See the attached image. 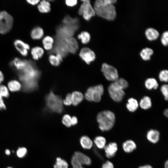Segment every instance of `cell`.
Here are the masks:
<instances>
[{"label": "cell", "instance_id": "obj_4", "mask_svg": "<svg viewBox=\"0 0 168 168\" xmlns=\"http://www.w3.org/2000/svg\"><path fill=\"white\" fill-rule=\"evenodd\" d=\"M97 120L99 127L102 131H107L114 127L115 121L114 114L109 110L100 112L97 116Z\"/></svg>", "mask_w": 168, "mask_h": 168}, {"label": "cell", "instance_id": "obj_28", "mask_svg": "<svg viewBox=\"0 0 168 168\" xmlns=\"http://www.w3.org/2000/svg\"><path fill=\"white\" fill-rule=\"evenodd\" d=\"M94 142L99 149H103L106 145V141L105 138L101 136L96 137L94 140Z\"/></svg>", "mask_w": 168, "mask_h": 168}, {"label": "cell", "instance_id": "obj_40", "mask_svg": "<svg viewBox=\"0 0 168 168\" xmlns=\"http://www.w3.org/2000/svg\"><path fill=\"white\" fill-rule=\"evenodd\" d=\"M161 41L162 44L166 46L168 43V32L167 31L164 32L162 35Z\"/></svg>", "mask_w": 168, "mask_h": 168}, {"label": "cell", "instance_id": "obj_55", "mask_svg": "<svg viewBox=\"0 0 168 168\" xmlns=\"http://www.w3.org/2000/svg\"><path fill=\"white\" fill-rule=\"evenodd\" d=\"M7 168H12V167H7Z\"/></svg>", "mask_w": 168, "mask_h": 168}, {"label": "cell", "instance_id": "obj_12", "mask_svg": "<svg viewBox=\"0 0 168 168\" xmlns=\"http://www.w3.org/2000/svg\"><path fill=\"white\" fill-rule=\"evenodd\" d=\"M79 56L88 64L93 62L96 58V54L93 51L87 47L82 49L80 52Z\"/></svg>", "mask_w": 168, "mask_h": 168}, {"label": "cell", "instance_id": "obj_8", "mask_svg": "<svg viewBox=\"0 0 168 168\" xmlns=\"http://www.w3.org/2000/svg\"><path fill=\"white\" fill-rule=\"evenodd\" d=\"M13 19L12 16L5 11L0 12V33L5 34L12 28Z\"/></svg>", "mask_w": 168, "mask_h": 168}, {"label": "cell", "instance_id": "obj_24", "mask_svg": "<svg viewBox=\"0 0 168 168\" xmlns=\"http://www.w3.org/2000/svg\"><path fill=\"white\" fill-rule=\"evenodd\" d=\"M31 53L33 58L35 60H37L43 56L44 50L43 48L40 47L35 46L32 48Z\"/></svg>", "mask_w": 168, "mask_h": 168}, {"label": "cell", "instance_id": "obj_9", "mask_svg": "<svg viewBox=\"0 0 168 168\" xmlns=\"http://www.w3.org/2000/svg\"><path fill=\"white\" fill-rule=\"evenodd\" d=\"M78 28L79 25L72 26L63 24L57 28L56 36L63 38L72 37Z\"/></svg>", "mask_w": 168, "mask_h": 168}, {"label": "cell", "instance_id": "obj_11", "mask_svg": "<svg viewBox=\"0 0 168 168\" xmlns=\"http://www.w3.org/2000/svg\"><path fill=\"white\" fill-rule=\"evenodd\" d=\"M101 71L105 78L109 81H114L119 78L116 69L107 63L102 64Z\"/></svg>", "mask_w": 168, "mask_h": 168}, {"label": "cell", "instance_id": "obj_14", "mask_svg": "<svg viewBox=\"0 0 168 168\" xmlns=\"http://www.w3.org/2000/svg\"><path fill=\"white\" fill-rule=\"evenodd\" d=\"M104 149L107 157L110 158L115 156L118 149V145L115 142H110L106 145Z\"/></svg>", "mask_w": 168, "mask_h": 168}, {"label": "cell", "instance_id": "obj_26", "mask_svg": "<svg viewBox=\"0 0 168 168\" xmlns=\"http://www.w3.org/2000/svg\"><path fill=\"white\" fill-rule=\"evenodd\" d=\"M54 40L53 38L49 36L44 37L42 43L44 49L47 50H51L53 48Z\"/></svg>", "mask_w": 168, "mask_h": 168}, {"label": "cell", "instance_id": "obj_35", "mask_svg": "<svg viewBox=\"0 0 168 168\" xmlns=\"http://www.w3.org/2000/svg\"><path fill=\"white\" fill-rule=\"evenodd\" d=\"M77 38L81 40L82 43L85 44L88 43L90 41L91 36L88 32L84 31L78 35Z\"/></svg>", "mask_w": 168, "mask_h": 168}, {"label": "cell", "instance_id": "obj_22", "mask_svg": "<svg viewBox=\"0 0 168 168\" xmlns=\"http://www.w3.org/2000/svg\"><path fill=\"white\" fill-rule=\"evenodd\" d=\"M72 104L76 106L83 100V96L82 93L78 91H75L71 94Z\"/></svg>", "mask_w": 168, "mask_h": 168}, {"label": "cell", "instance_id": "obj_33", "mask_svg": "<svg viewBox=\"0 0 168 168\" xmlns=\"http://www.w3.org/2000/svg\"><path fill=\"white\" fill-rule=\"evenodd\" d=\"M63 24L72 26L78 25V20L72 18L68 15L65 16L62 21Z\"/></svg>", "mask_w": 168, "mask_h": 168}, {"label": "cell", "instance_id": "obj_37", "mask_svg": "<svg viewBox=\"0 0 168 168\" xmlns=\"http://www.w3.org/2000/svg\"><path fill=\"white\" fill-rule=\"evenodd\" d=\"M62 122L66 127H70L72 126L71 117L68 114L64 115L63 117Z\"/></svg>", "mask_w": 168, "mask_h": 168}, {"label": "cell", "instance_id": "obj_19", "mask_svg": "<svg viewBox=\"0 0 168 168\" xmlns=\"http://www.w3.org/2000/svg\"><path fill=\"white\" fill-rule=\"evenodd\" d=\"M80 143L82 147L85 149H90L93 147V142L88 136H82L80 139Z\"/></svg>", "mask_w": 168, "mask_h": 168}, {"label": "cell", "instance_id": "obj_51", "mask_svg": "<svg viewBox=\"0 0 168 168\" xmlns=\"http://www.w3.org/2000/svg\"><path fill=\"white\" fill-rule=\"evenodd\" d=\"M164 166L165 168H168V162L167 160L165 161Z\"/></svg>", "mask_w": 168, "mask_h": 168}, {"label": "cell", "instance_id": "obj_42", "mask_svg": "<svg viewBox=\"0 0 168 168\" xmlns=\"http://www.w3.org/2000/svg\"><path fill=\"white\" fill-rule=\"evenodd\" d=\"M27 152V149L25 147H20L17 151L16 154L19 157L22 158L25 156Z\"/></svg>", "mask_w": 168, "mask_h": 168}, {"label": "cell", "instance_id": "obj_44", "mask_svg": "<svg viewBox=\"0 0 168 168\" xmlns=\"http://www.w3.org/2000/svg\"><path fill=\"white\" fill-rule=\"evenodd\" d=\"M101 168H114L113 163L109 161H107L102 164Z\"/></svg>", "mask_w": 168, "mask_h": 168}, {"label": "cell", "instance_id": "obj_41", "mask_svg": "<svg viewBox=\"0 0 168 168\" xmlns=\"http://www.w3.org/2000/svg\"><path fill=\"white\" fill-rule=\"evenodd\" d=\"M161 91L163 95L165 100H167L168 99V86L167 84L162 86L161 88Z\"/></svg>", "mask_w": 168, "mask_h": 168}, {"label": "cell", "instance_id": "obj_7", "mask_svg": "<svg viewBox=\"0 0 168 168\" xmlns=\"http://www.w3.org/2000/svg\"><path fill=\"white\" fill-rule=\"evenodd\" d=\"M104 91V87L101 84L91 86L87 89L85 97L89 101L99 102L101 100Z\"/></svg>", "mask_w": 168, "mask_h": 168}, {"label": "cell", "instance_id": "obj_2", "mask_svg": "<svg viewBox=\"0 0 168 168\" xmlns=\"http://www.w3.org/2000/svg\"><path fill=\"white\" fill-rule=\"evenodd\" d=\"M55 38L54 46L50 52L51 54L58 53L63 58L69 53L74 54L77 51L78 44L75 38H63L56 36Z\"/></svg>", "mask_w": 168, "mask_h": 168}, {"label": "cell", "instance_id": "obj_15", "mask_svg": "<svg viewBox=\"0 0 168 168\" xmlns=\"http://www.w3.org/2000/svg\"><path fill=\"white\" fill-rule=\"evenodd\" d=\"M73 156L82 165L89 166L91 164V158L88 156L80 152H75Z\"/></svg>", "mask_w": 168, "mask_h": 168}, {"label": "cell", "instance_id": "obj_10", "mask_svg": "<svg viewBox=\"0 0 168 168\" xmlns=\"http://www.w3.org/2000/svg\"><path fill=\"white\" fill-rule=\"evenodd\" d=\"M81 1L82 3L78 9V13L85 20L88 21L96 14L94 8L91 5L90 0H83Z\"/></svg>", "mask_w": 168, "mask_h": 168}, {"label": "cell", "instance_id": "obj_18", "mask_svg": "<svg viewBox=\"0 0 168 168\" xmlns=\"http://www.w3.org/2000/svg\"><path fill=\"white\" fill-rule=\"evenodd\" d=\"M27 60L16 58L11 62V64L18 71L22 70L26 67Z\"/></svg>", "mask_w": 168, "mask_h": 168}, {"label": "cell", "instance_id": "obj_50", "mask_svg": "<svg viewBox=\"0 0 168 168\" xmlns=\"http://www.w3.org/2000/svg\"><path fill=\"white\" fill-rule=\"evenodd\" d=\"M164 114L167 117L168 115V110L167 109H166L164 111Z\"/></svg>", "mask_w": 168, "mask_h": 168}, {"label": "cell", "instance_id": "obj_52", "mask_svg": "<svg viewBox=\"0 0 168 168\" xmlns=\"http://www.w3.org/2000/svg\"><path fill=\"white\" fill-rule=\"evenodd\" d=\"M5 153L7 155H9L10 154V152L9 149H7L5 151Z\"/></svg>", "mask_w": 168, "mask_h": 168}, {"label": "cell", "instance_id": "obj_29", "mask_svg": "<svg viewBox=\"0 0 168 168\" xmlns=\"http://www.w3.org/2000/svg\"><path fill=\"white\" fill-rule=\"evenodd\" d=\"M145 85L147 89H156L158 87V84L156 79L153 78H150L146 80Z\"/></svg>", "mask_w": 168, "mask_h": 168}, {"label": "cell", "instance_id": "obj_30", "mask_svg": "<svg viewBox=\"0 0 168 168\" xmlns=\"http://www.w3.org/2000/svg\"><path fill=\"white\" fill-rule=\"evenodd\" d=\"M139 105L143 109L146 110L149 109L152 105L151 98L148 96H144L141 100Z\"/></svg>", "mask_w": 168, "mask_h": 168}, {"label": "cell", "instance_id": "obj_32", "mask_svg": "<svg viewBox=\"0 0 168 168\" xmlns=\"http://www.w3.org/2000/svg\"><path fill=\"white\" fill-rule=\"evenodd\" d=\"M153 53V51L150 48L146 47L143 49L140 53V55L144 60H148L150 59L151 56Z\"/></svg>", "mask_w": 168, "mask_h": 168}, {"label": "cell", "instance_id": "obj_48", "mask_svg": "<svg viewBox=\"0 0 168 168\" xmlns=\"http://www.w3.org/2000/svg\"><path fill=\"white\" fill-rule=\"evenodd\" d=\"M77 118L75 116L71 117V124L72 125H75L77 123Z\"/></svg>", "mask_w": 168, "mask_h": 168}, {"label": "cell", "instance_id": "obj_45", "mask_svg": "<svg viewBox=\"0 0 168 168\" xmlns=\"http://www.w3.org/2000/svg\"><path fill=\"white\" fill-rule=\"evenodd\" d=\"M77 1L76 0H67L65 1L66 5L69 7H72L77 5Z\"/></svg>", "mask_w": 168, "mask_h": 168}, {"label": "cell", "instance_id": "obj_21", "mask_svg": "<svg viewBox=\"0 0 168 168\" xmlns=\"http://www.w3.org/2000/svg\"><path fill=\"white\" fill-rule=\"evenodd\" d=\"M44 32L43 29L39 27L36 26L33 28L30 32V36L33 40H39L43 36Z\"/></svg>", "mask_w": 168, "mask_h": 168}, {"label": "cell", "instance_id": "obj_3", "mask_svg": "<svg viewBox=\"0 0 168 168\" xmlns=\"http://www.w3.org/2000/svg\"><path fill=\"white\" fill-rule=\"evenodd\" d=\"M94 9L95 14L98 16L109 21L114 20L116 12L115 7L113 4L105 3L101 0L96 1Z\"/></svg>", "mask_w": 168, "mask_h": 168}, {"label": "cell", "instance_id": "obj_23", "mask_svg": "<svg viewBox=\"0 0 168 168\" xmlns=\"http://www.w3.org/2000/svg\"><path fill=\"white\" fill-rule=\"evenodd\" d=\"M49 59L51 64L55 66L59 65L61 62L63 61V57L59 54H50L49 58Z\"/></svg>", "mask_w": 168, "mask_h": 168}, {"label": "cell", "instance_id": "obj_43", "mask_svg": "<svg viewBox=\"0 0 168 168\" xmlns=\"http://www.w3.org/2000/svg\"><path fill=\"white\" fill-rule=\"evenodd\" d=\"M63 103L66 105H70L72 104L71 94L68 93L66 95L65 99L63 100Z\"/></svg>", "mask_w": 168, "mask_h": 168}, {"label": "cell", "instance_id": "obj_46", "mask_svg": "<svg viewBox=\"0 0 168 168\" xmlns=\"http://www.w3.org/2000/svg\"><path fill=\"white\" fill-rule=\"evenodd\" d=\"M2 97L0 94V109L5 110L6 109V106Z\"/></svg>", "mask_w": 168, "mask_h": 168}, {"label": "cell", "instance_id": "obj_49", "mask_svg": "<svg viewBox=\"0 0 168 168\" xmlns=\"http://www.w3.org/2000/svg\"><path fill=\"white\" fill-rule=\"evenodd\" d=\"M4 80V76L2 72L0 71V83Z\"/></svg>", "mask_w": 168, "mask_h": 168}, {"label": "cell", "instance_id": "obj_36", "mask_svg": "<svg viewBox=\"0 0 168 168\" xmlns=\"http://www.w3.org/2000/svg\"><path fill=\"white\" fill-rule=\"evenodd\" d=\"M159 77L161 82H167L168 78V70L165 69L161 71L159 74Z\"/></svg>", "mask_w": 168, "mask_h": 168}, {"label": "cell", "instance_id": "obj_20", "mask_svg": "<svg viewBox=\"0 0 168 168\" xmlns=\"http://www.w3.org/2000/svg\"><path fill=\"white\" fill-rule=\"evenodd\" d=\"M145 35L150 40H156L159 37V33L158 31L153 28H147L145 30Z\"/></svg>", "mask_w": 168, "mask_h": 168}, {"label": "cell", "instance_id": "obj_47", "mask_svg": "<svg viewBox=\"0 0 168 168\" xmlns=\"http://www.w3.org/2000/svg\"><path fill=\"white\" fill-rule=\"evenodd\" d=\"M26 1L30 4L35 5L38 3L40 1L39 0H27Z\"/></svg>", "mask_w": 168, "mask_h": 168}, {"label": "cell", "instance_id": "obj_34", "mask_svg": "<svg viewBox=\"0 0 168 168\" xmlns=\"http://www.w3.org/2000/svg\"><path fill=\"white\" fill-rule=\"evenodd\" d=\"M54 168H68V164L67 161L60 157L56 159L55 164L54 165Z\"/></svg>", "mask_w": 168, "mask_h": 168}, {"label": "cell", "instance_id": "obj_13", "mask_svg": "<svg viewBox=\"0 0 168 168\" xmlns=\"http://www.w3.org/2000/svg\"><path fill=\"white\" fill-rule=\"evenodd\" d=\"M14 45L20 53L23 56H26L28 54V50L30 49L29 44L19 39L15 40Z\"/></svg>", "mask_w": 168, "mask_h": 168}, {"label": "cell", "instance_id": "obj_53", "mask_svg": "<svg viewBox=\"0 0 168 168\" xmlns=\"http://www.w3.org/2000/svg\"><path fill=\"white\" fill-rule=\"evenodd\" d=\"M145 168H153L152 167L149 165H144Z\"/></svg>", "mask_w": 168, "mask_h": 168}, {"label": "cell", "instance_id": "obj_5", "mask_svg": "<svg viewBox=\"0 0 168 168\" xmlns=\"http://www.w3.org/2000/svg\"><path fill=\"white\" fill-rule=\"evenodd\" d=\"M46 106L52 112L60 113L63 110V101L61 98L51 91L46 96Z\"/></svg>", "mask_w": 168, "mask_h": 168}, {"label": "cell", "instance_id": "obj_38", "mask_svg": "<svg viewBox=\"0 0 168 168\" xmlns=\"http://www.w3.org/2000/svg\"><path fill=\"white\" fill-rule=\"evenodd\" d=\"M0 94L2 97H5L9 96L8 89L6 86L3 85H0Z\"/></svg>", "mask_w": 168, "mask_h": 168}, {"label": "cell", "instance_id": "obj_6", "mask_svg": "<svg viewBox=\"0 0 168 168\" xmlns=\"http://www.w3.org/2000/svg\"><path fill=\"white\" fill-rule=\"evenodd\" d=\"M124 87L117 80L113 81L109 86L108 91L111 98L117 102L121 101L125 95Z\"/></svg>", "mask_w": 168, "mask_h": 168}, {"label": "cell", "instance_id": "obj_39", "mask_svg": "<svg viewBox=\"0 0 168 168\" xmlns=\"http://www.w3.org/2000/svg\"><path fill=\"white\" fill-rule=\"evenodd\" d=\"M71 163L72 168H85L83 165L75 158L74 156H72L71 159Z\"/></svg>", "mask_w": 168, "mask_h": 168}, {"label": "cell", "instance_id": "obj_1", "mask_svg": "<svg viewBox=\"0 0 168 168\" xmlns=\"http://www.w3.org/2000/svg\"><path fill=\"white\" fill-rule=\"evenodd\" d=\"M40 75V72L35 63L27 60L26 67L18 72L23 90L30 92L36 90L38 87V82Z\"/></svg>", "mask_w": 168, "mask_h": 168}, {"label": "cell", "instance_id": "obj_16", "mask_svg": "<svg viewBox=\"0 0 168 168\" xmlns=\"http://www.w3.org/2000/svg\"><path fill=\"white\" fill-rule=\"evenodd\" d=\"M146 137L149 142L155 144L158 142L159 140L160 133L156 130L150 129L147 132Z\"/></svg>", "mask_w": 168, "mask_h": 168}, {"label": "cell", "instance_id": "obj_54", "mask_svg": "<svg viewBox=\"0 0 168 168\" xmlns=\"http://www.w3.org/2000/svg\"><path fill=\"white\" fill-rule=\"evenodd\" d=\"M138 168H145V166H140L138 167Z\"/></svg>", "mask_w": 168, "mask_h": 168}, {"label": "cell", "instance_id": "obj_27", "mask_svg": "<svg viewBox=\"0 0 168 168\" xmlns=\"http://www.w3.org/2000/svg\"><path fill=\"white\" fill-rule=\"evenodd\" d=\"M138 103L137 100L133 98L129 99L126 106L127 109L130 112H134L138 109Z\"/></svg>", "mask_w": 168, "mask_h": 168}, {"label": "cell", "instance_id": "obj_31", "mask_svg": "<svg viewBox=\"0 0 168 168\" xmlns=\"http://www.w3.org/2000/svg\"><path fill=\"white\" fill-rule=\"evenodd\" d=\"M7 85L9 90L12 92L18 91L21 87V83L16 80L10 81L8 82Z\"/></svg>", "mask_w": 168, "mask_h": 168}, {"label": "cell", "instance_id": "obj_25", "mask_svg": "<svg viewBox=\"0 0 168 168\" xmlns=\"http://www.w3.org/2000/svg\"><path fill=\"white\" fill-rule=\"evenodd\" d=\"M39 11L41 13H46L49 12L50 10V4L48 1L42 0L38 5Z\"/></svg>", "mask_w": 168, "mask_h": 168}, {"label": "cell", "instance_id": "obj_17", "mask_svg": "<svg viewBox=\"0 0 168 168\" xmlns=\"http://www.w3.org/2000/svg\"><path fill=\"white\" fill-rule=\"evenodd\" d=\"M122 147L125 152L130 153L136 149L137 145L133 141L129 139L124 141L122 144Z\"/></svg>", "mask_w": 168, "mask_h": 168}]
</instances>
